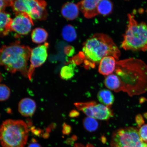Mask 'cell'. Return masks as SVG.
Returning <instances> with one entry per match:
<instances>
[{"mask_svg": "<svg viewBox=\"0 0 147 147\" xmlns=\"http://www.w3.org/2000/svg\"><path fill=\"white\" fill-rule=\"evenodd\" d=\"M116 73L121 80L122 91L130 97L143 94L147 91V65L135 58L117 62Z\"/></svg>", "mask_w": 147, "mask_h": 147, "instance_id": "1", "label": "cell"}, {"mask_svg": "<svg viewBox=\"0 0 147 147\" xmlns=\"http://www.w3.org/2000/svg\"><path fill=\"white\" fill-rule=\"evenodd\" d=\"M82 53L86 65L92 67L100 63L104 57L112 56L118 59L120 55V51L112 38L102 33L93 35L84 42Z\"/></svg>", "mask_w": 147, "mask_h": 147, "instance_id": "2", "label": "cell"}, {"mask_svg": "<svg viewBox=\"0 0 147 147\" xmlns=\"http://www.w3.org/2000/svg\"><path fill=\"white\" fill-rule=\"evenodd\" d=\"M31 49L27 46L16 43L0 48V66H3L9 72H20L28 78V61Z\"/></svg>", "mask_w": 147, "mask_h": 147, "instance_id": "3", "label": "cell"}, {"mask_svg": "<svg viewBox=\"0 0 147 147\" xmlns=\"http://www.w3.org/2000/svg\"><path fill=\"white\" fill-rule=\"evenodd\" d=\"M27 124L22 120L8 119L0 127V141L3 147H25L28 138Z\"/></svg>", "mask_w": 147, "mask_h": 147, "instance_id": "4", "label": "cell"}, {"mask_svg": "<svg viewBox=\"0 0 147 147\" xmlns=\"http://www.w3.org/2000/svg\"><path fill=\"white\" fill-rule=\"evenodd\" d=\"M128 23L121 47L126 51L147 50V25L138 23L131 14H128Z\"/></svg>", "mask_w": 147, "mask_h": 147, "instance_id": "5", "label": "cell"}, {"mask_svg": "<svg viewBox=\"0 0 147 147\" xmlns=\"http://www.w3.org/2000/svg\"><path fill=\"white\" fill-rule=\"evenodd\" d=\"M47 3L44 0H15L11 5L16 14L25 13L34 20L47 18Z\"/></svg>", "mask_w": 147, "mask_h": 147, "instance_id": "6", "label": "cell"}, {"mask_svg": "<svg viewBox=\"0 0 147 147\" xmlns=\"http://www.w3.org/2000/svg\"><path fill=\"white\" fill-rule=\"evenodd\" d=\"M142 141L136 128H120L113 134L111 147H136Z\"/></svg>", "mask_w": 147, "mask_h": 147, "instance_id": "7", "label": "cell"}, {"mask_svg": "<svg viewBox=\"0 0 147 147\" xmlns=\"http://www.w3.org/2000/svg\"><path fill=\"white\" fill-rule=\"evenodd\" d=\"M75 105L88 117L101 120H107L113 115L109 107L94 102L76 103Z\"/></svg>", "mask_w": 147, "mask_h": 147, "instance_id": "8", "label": "cell"}, {"mask_svg": "<svg viewBox=\"0 0 147 147\" xmlns=\"http://www.w3.org/2000/svg\"><path fill=\"white\" fill-rule=\"evenodd\" d=\"M49 44L45 43L34 48L31 51L30 64L28 71L27 76L29 80H32L35 69L45 63L48 57L47 50Z\"/></svg>", "mask_w": 147, "mask_h": 147, "instance_id": "9", "label": "cell"}, {"mask_svg": "<svg viewBox=\"0 0 147 147\" xmlns=\"http://www.w3.org/2000/svg\"><path fill=\"white\" fill-rule=\"evenodd\" d=\"M34 25L33 20L25 13L16 14L12 19L10 25L11 32H13L20 35H26L30 32Z\"/></svg>", "mask_w": 147, "mask_h": 147, "instance_id": "10", "label": "cell"}, {"mask_svg": "<svg viewBox=\"0 0 147 147\" xmlns=\"http://www.w3.org/2000/svg\"><path fill=\"white\" fill-rule=\"evenodd\" d=\"M102 0H82L78 5L79 10L86 18H91L98 14L97 7Z\"/></svg>", "mask_w": 147, "mask_h": 147, "instance_id": "11", "label": "cell"}, {"mask_svg": "<svg viewBox=\"0 0 147 147\" xmlns=\"http://www.w3.org/2000/svg\"><path fill=\"white\" fill-rule=\"evenodd\" d=\"M113 56L104 57L101 60L98 67V71L101 74L109 75L113 73L116 67L117 62Z\"/></svg>", "mask_w": 147, "mask_h": 147, "instance_id": "12", "label": "cell"}, {"mask_svg": "<svg viewBox=\"0 0 147 147\" xmlns=\"http://www.w3.org/2000/svg\"><path fill=\"white\" fill-rule=\"evenodd\" d=\"M36 109V104L35 102L30 98L22 99L18 104V111L24 117L32 116L35 112Z\"/></svg>", "mask_w": 147, "mask_h": 147, "instance_id": "13", "label": "cell"}, {"mask_svg": "<svg viewBox=\"0 0 147 147\" xmlns=\"http://www.w3.org/2000/svg\"><path fill=\"white\" fill-rule=\"evenodd\" d=\"M79 9L77 4L71 2L65 3L62 6L61 13L62 16L66 19L73 20L78 17Z\"/></svg>", "mask_w": 147, "mask_h": 147, "instance_id": "14", "label": "cell"}, {"mask_svg": "<svg viewBox=\"0 0 147 147\" xmlns=\"http://www.w3.org/2000/svg\"><path fill=\"white\" fill-rule=\"evenodd\" d=\"M12 20L9 13L4 11L0 12V36H6L11 32Z\"/></svg>", "mask_w": 147, "mask_h": 147, "instance_id": "15", "label": "cell"}, {"mask_svg": "<svg viewBox=\"0 0 147 147\" xmlns=\"http://www.w3.org/2000/svg\"><path fill=\"white\" fill-rule=\"evenodd\" d=\"M105 85L111 90L115 92L122 91V85L120 79L116 74H111L107 76L104 80Z\"/></svg>", "mask_w": 147, "mask_h": 147, "instance_id": "16", "label": "cell"}, {"mask_svg": "<svg viewBox=\"0 0 147 147\" xmlns=\"http://www.w3.org/2000/svg\"><path fill=\"white\" fill-rule=\"evenodd\" d=\"M97 96L98 100L101 104L108 107L111 106L114 102V96L109 90H101L99 91Z\"/></svg>", "mask_w": 147, "mask_h": 147, "instance_id": "17", "label": "cell"}, {"mask_svg": "<svg viewBox=\"0 0 147 147\" xmlns=\"http://www.w3.org/2000/svg\"><path fill=\"white\" fill-rule=\"evenodd\" d=\"M32 41L34 43H43L47 40L48 34L45 29L37 28L34 29L32 34Z\"/></svg>", "mask_w": 147, "mask_h": 147, "instance_id": "18", "label": "cell"}, {"mask_svg": "<svg viewBox=\"0 0 147 147\" xmlns=\"http://www.w3.org/2000/svg\"><path fill=\"white\" fill-rule=\"evenodd\" d=\"M76 66V64L73 62L68 65L63 66L61 70V78L65 80H68L72 78L75 75Z\"/></svg>", "mask_w": 147, "mask_h": 147, "instance_id": "19", "label": "cell"}, {"mask_svg": "<svg viewBox=\"0 0 147 147\" xmlns=\"http://www.w3.org/2000/svg\"><path fill=\"white\" fill-rule=\"evenodd\" d=\"M113 8V3L110 0H102L97 7L98 14L106 16L111 13Z\"/></svg>", "mask_w": 147, "mask_h": 147, "instance_id": "20", "label": "cell"}, {"mask_svg": "<svg viewBox=\"0 0 147 147\" xmlns=\"http://www.w3.org/2000/svg\"><path fill=\"white\" fill-rule=\"evenodd\" d=\"M62 36L66 41L72 42L76 39L77 34L74 27L72 25L65 26L62 30Z\"/></svg>", "mask_w": 147, "mask_h": 147, "instance_id": "21", "label": "cell"}, {"mask_svg": "<svg viewBox=\"0 0 147 147\" xmlns=\"http://www.w3.org/2000/svg\"><path fill=\"white\" fill-rule=\"evenodd\" d=\"M83 124L85 129L89 132L96 131L99 126L98 122L96 119L89 117L84 119Z\"/></svg>", "mask_w": 147, "mask_h": 147, "instance_id": "22", "label": "cell"}, {"mask_svg": "<svg viewBox=\"0 0 147 147\" xmlns=\"http://www.w3.org/2000/svg\"><path fill=\"white\" fill-rule=\"evenodd\" d=\"M10 89L6 85L0 84V101L6 100L10 96Z\"/></svg>", "mask_w": 147, "mask_h": 147, "instance_id": "23", "label": "cell"}, {"mask_svg": "<svg viewBox=\"0 0 147 147\" xmlns=\"http://www.w3.org/2000/svg\"><path fill=\"white\" fill-rule=\"evenodd\" d=\"M138 131L141 140L143 142L147 143V124L141 126Z\"/></svg>", "mask_w": 147, "mask_h": 147, "instance_id": "24", "label": "cell"}, {"mask_svg": "<svg viewBox=\"0 0 147 147\" xmlns=\"http://www.w3.org/2000/svg\"><path fill=\"white\" fill-rule=\"evenodd\" d=\"M71 126L64 123L63 125V129H62V133L64 135H69L71 133Z\"/></svg>", "mask_w": 147, "mask_h": 147, "instance_id": "25", "label": "cell"}, {"mask_svg": "<svg viewBox=\"0 0 147 147\" xmlns=\"http://www.w3.org/2000/svg\"><path fill=\"white\" fill-rule=\"evenodd\" d=\"M136 120L138 126L139 127H140L144 123V119H143L142 116L141 115H137L136 117Z\"/></svg>", "mask_w": 147, "mask_h": 147, "instance_id": "26", "label": "cell"}, {"mask_svg": "<svg viewBox=\"0 0 147 147\" xmlns=\"http://www.w3.org/2000/svg\"><path fill=\"white\" fill-rule=\"evenodd\" d=\"M28 147H42V146L37 142L35 139H32L29 143Z\"/></svg>", "mask_w": 147, "mask_h": 147, "instance_id": "27", "label": "cell"}, {"mask_svg": "<svg viewBox=\"0 0 147 147\" xmlns=\"http://www.w3.org/2000/svg\"><path fill=\"white\" fill-rule=\"evenodd\" d=\"M8 3L3 0H0V12L3 11L7 6H8Z\"/></svg>", "mask_w": 147, "mask_h": 147, "instance_id": "28", "label": "cell"}, {"mask_svg": "<svg viewBox=\"0 0 147 147\" xmlns=\"http://www.w3.org/2000/svg\"><path fill=\"white\" fill-rule=\"evenodd\" d=\"M74 147H94V146L91 144H87L86 146H84V145L80 143H76L74 145Z\"/></svg>", "mask_w": 147, "mask_h": 147, "instance_id": "29", "label": "cell"}, {"mask_svg": "<svg viewBox=\"0 0 147 147\" xmlns=\"http://www.w3.org/2000/svg\"><path fill=\"white\" fill-rule=\"evenodd\" d=\"M79 115V113L78 112L75 111V110H73L70 113L69 116L71 117H78Z\"/></svg>", "mask_w": 147, "mask_h": 147, "instance_id": "30", "label": "cell"}, {"mask_svg": "<svg viewBox=\"0 0 147 147\" xmlns=\"http://www.w3.org/2000/svg\"><path fill=\"white\" fill-rule=\"evenodd\" d=\"M136 147H147V143L142 141Z\"/></svg>", "mask_w": 147, "mask_h": 147, "instance_id": "31", "label": "cell"}, {"mask_svg": "<svg viewBox=\"0 0 147 147\" xmlns=\"http://www.w3.org/2000/svg\"><path fill=\"white\" fill-rule=\"evenodd\" d=\"M8 3V6H11L15 0H3Z\"/></svg>", "mask_w": 147, "mask_h": 147, "instance_id": "32", "label": "cell"}, {"mask_svg": "<svg viewBox=\"0 0 147 147\" xmlns=\"http://www.w3.org/2000/svg\"><path fill=\"white\" fill-rule=\"evenodd\" d=\"M144 115L145 117L147 119V113H145Z\"/></svg>", "mask_w": 147, "mask_h": 147, "instance_id": "33", "label": "cell"}]
</instances>
